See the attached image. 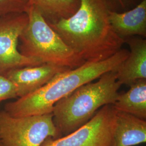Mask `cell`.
<instances>
[{
    "label": "cell",
    "instance_id": "obj_8",
    "mask_svg": "<svg viewBox=\"0 0 146 146\" xmlns=\"http://www.w3.org/2000/svg\"><path fill=\"white\" fill-rule=\"evenodd\" d=\"M68 68L56 65L42 64L11 69L2 74L15 84L17 97L31 94L50 81L56 75Z\"/></svg>",
    "mask_w": 146,
    "mask_h": 146
},
{
    "label": "cell",
    "instance_id": "obj_10",
    "mask_svg": "<svg viewBox=\"0 0 146 146\" xmlns=\"http://www.w3.org/2000/svg\"><path fill=\"white\" fill-rule=\"evenodd\" d=\"M109 19L115 34L121 38L146 37V0L133 8L123 12L110 11Z\"/></svg>",
    "mask_w": 146,
    "mask_h": 146
},
{
    "label": "cell",
    "instance_id": "obj_5",
    "mask_svg": "<svg viewBox=\"0 0 146 146\" xmlns=\"http://www.w3.org/2000/svg\"><path fill=\"white\" fill-rule=\"evenodd\" d=\"M60 137L52 113L13 117L5 110L0 111V143L3 146H40L48 137Z\"/></svg>",
    "mask_w": 146,
    "mask_h": 146
},
{
    "label": "cell",
    "instance_id": "obj_17",
    "mask_svg": "<svg viewBox=\"0 0 146 146\" xmlns=\"http://www.w3.org/2000/svg\"><path fill=\"white\" fill-rule=\"evenodd\" d=\"M0 146H3L2 145H1V143H0Z\"/></svg>",
    "mask_w": 146,
    "mask_h": 146
},
{
    "label": "cell",
    "instance_id": "obj_1",
    "mask_svg": "<svg viewBox=\"0 0 146 146\" xmlns=\"http://www.w3.org/2000/svg\"><path fill=\"white\" fill-rule=\"evenodd\" d=\"M70 17L48 23L85 62L106 60L122 49L125 40L113 31L106 0H80Z\"/></svg>",
    "mask_w": 146,
    "mask_h": 146
},
{
    "label": "cell",
    "instance_id": "obj_3",
    "mask_svg": "<svg viewBox=\"0 0 146 146\" xmlns=\"http://www.w3.org/2000/svg\"><path fill=\"white\" fill-rule=\"evenodd\" d=\"M121 84L116 71L104 73L96 82L82 85L54 106L53 121L61 137L78 129L106 105L113 104Z\"/></svg>",
    "mask_w": 146,
    "mask_h": 146
},
{
    "label": "cell",
    "instance_id": "obj_13",
    "mask_svg": "<svg viewBox=\"0 0 146 146\" xmlns=\"http://www.w3.org/2000/svg\"><path fill=\"white\" fill-rule=\"evenodd\" d=\"M80 3V0H32L33 5L51 24L72 16Z\"/></svg>",
    "mask_w": 146,
    "mask_h": 146
},
{
    "label": "cell",
    "instance_id": "obj_11",
    "mask_svg": "<svg viewBox=\"0 0 146 146\" xmlns=\"http://www.w3.org/2000/svg\"><path fill=\"white\" fill-rule=\"evenodd\" d=\"M115 146H133L146 142V121L130 114L117 111Z\"/></svg>",
    "mask_w": 146,
    "mask_h": 146
},
{
    "label": "cell",
    "instance_id": "obj_9",
    "mask_svg": "<svg viewBox=\"0 0 146 146\" xmlns=\"http://www.w3.org/2000/svg\"><path fill=\"white\" fill-rule=\"evenodd\" d=\"M130 48L128 58L116 70L121 85L130 86L140 79L146 78V40L132 37L125 40Z\"/></svg>",
    "mask_w": 146,
    "mask_h": 146
},
{
    "label": "cell",
    "instance_id": "obj_14",
    "mask_svg": "<svg viewBox=\"0 0 146 146\" xmlns=\"http://www.w3.org/2000/svg\"><path fill=\"white\" fill-rule=\"evenodd\" d=\"M32 5V0H0V17L27 13Z\"/></svg>",
    "mask_w": 146,
    "mask_h": 146
},
{
    "label": "cell",
    "instance_id": "obj_7",
    "mask_svg": "<svg viewBox=\"0 0 146 146\" xmlns=\"http://www.w3.org/2000/svg\"><path fill=\"white\" fill-rule=\"evenodd\" d=\"M28 22L27 13L0 17V73L43 64L37 59L23 55L19 50V38Z\"/></svg>",
    "mask_w": 146,
    "mask_h": 146
},
{
    "label": "cell",
    "instance_id": "obj_6",
    "mask_svg": "<svg viewBox=\"0 0 146 146\" xmlns=\"http://www.w3.org/2000/svg\"><path fill=\"white\" fill-rule=\"evenodd\" d=\"M116 114L113 104L106 105L78 129L56 139L48 137L40 146H115Z\"/></svg>",
    "mask_w": 146,
    "mask_h": 146
},
{
    "label": "cell",
    "instance_id": "obj_2",
    "mask_svg": "<svg viewBox=\"0 0 146 146\" xmlns=\"http://www.w3.org/2000/svg\"><path fill=\"white\" fill-rule=\"evenodd\" d=\"M129 53V50L121 49L104 60L85 62L78 67L58 73L33 93L8 103L5 110L13 117L52 113L56 102L80 87L94 81L104 73L116 71L128 58Z\"/></svg>",
    "mask_w": 146,
    "mask_h": 146
},
{
    "label": "cell",
    "instance_id": "obj_4",
    "mask_svg": "<svg viewBox=\"0 0 146 146\" xmlns=\"http://www.w3.org/2000/svg\"><path fill=\"white\" fill-rule=\"evenodd\" d=\"M28 22L20 37L19 50L23 55L42 63L74 69L85 61L63 41L36 8L27 11Z\"/></svg>",
    "mask_w": 146,
    "mask_h": 146
},
{
    "label": "cell",
    "instance_id": "obj_12",
    "mask_svg": "<svg viewBox=\"0 0 146 146\" xmlns=\"http://www.w3.org/2000/svg\"><path fill=\"white\" fill-rule=\"evenodd\" d=\"M113 106L117 111L146 120V78L138 80L127 92L119 94Z\"/></svg>",
    "mask_w": 146,
    "mask_h": 146
},
{
    "label": "cell",
    "instance_id": "obj_15",
    "mask_svg": "<svg viewBox=\"0 0 146 146\" xmlns=\"http://www.w3.org/2000/svg\"><path fill=\"white\" fill-rule=\"evenodd\" d=\"M17 92L15 84L0 73V102L17 97Z\"/></svg>",
    "mask_w": 146,
    "mask_h": 146
},
{
    "label": "cell",
    "instance_id": "obj_16",
    "mask_svg": "<svg viewBox=\"0 0 146 146\" xmlns=\"http://www.w3.org/2000/svg\"><path fill=\"white\" fill-rule=\"evenodd\" d=\"M110 11L123 12L135 7L142 0H106Z\"/></svg>",
    "mask_w": 146,
    "mask_h": 146
}]
</instances>
